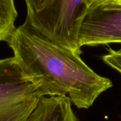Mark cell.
Here are the masks:
<instances>
[{
  "label": "cell",
  "instance_id": "1",
  "mask_svg": "<svg viewBox=\"0 0 121 121\" xmlns=\"http://www.w3.org/2000/svg\"><path fill=\"white\" fill-rule=\"evenodd\" d=\"M24 76L43 96H68L78 109H88L112 86L81 55L51 41L28 23L19 26L7 42Z\"/></svg>",
  "mask_w": 121,
  "mask_h": 121
},
{
  "label": "cell",
  "instance_id": "2",
  "mask_svg": "<svg viewBox=\"0 0 121 121\" xmlns=\"http://www.w3.org/2000/svg\"><path fill=\"white\" fill-rule=\"evenodd\" d=\"M26 22L42 36L81 55L78 34L88 11V0H24Z\"/></svg>",
  "mask_w": 121,
  "mask_h": 121
},
{
  "label": "cell",
  "instance_id": "3",
  "mask_svg": "<svg viewBox=\"0 0 121 121\" xmlns=\"http://www.w3.org/2000/svg\"><path fill=\"white\" fill-rule=\"evenodd\" d=\"M42 97L14 57L0 59V121H26Z\"/></svg>",
  "mask_w": 121,
  "mask_h": 121
},
{
  "label": "cell",
  "instance_id": "4",
  "mask_svg": "<svg viewBox=\"0 0 121 121\" xmlns=\"http://www.w3.org/2000/svg\"><path fill=\"white\" fill-rule=\"evenodd\" d=\"M78 43L81 47L121 43V4L107 2L89 7L80 27Z\"/></svg>",
  "mask_w": 121,
  "mask_h": 121
},
{
  "label": "cell",
  "instance_id": "5",
  "mask_svg": "<svg viewBox=\"0 0 121 121\" xmlns=\"http://www.w3.org/2000/svg\"><path fill=\"white\" fill-rule=\"evenodd\" d=\"M26 121H78V118L68 96H43Z\"/></svg>",
  "mask_w": 121,
  "mask_h": 121
},
{
  "label": "cell",
  "instance_id": "6",
  "mask_svg": "<svg viewBox=\"0 0 121 121\" xmlns=\"http://www.w3.org/2000/svg\"><path fill=\"white\" fill-rule=\"evenodd\" d=\"M17 15L14 0H0V41H9L16 29Z\"/></svg>",
  "mask_w": 121,
  "mask_h": 121
},
{
  "label": "cell",
  "instance_id": "7",
  "mask_svg": "<svg viewBox=\"0 0 121 121\" xmlns=\"http://www.w3.org/2000/svg\"><path fill=\"white\" fill-rule=\"evenodd\" d=\"M107 51L108 53L102 56L103 61L121 75V47L117 50L109 47Z\"/></svg>",
  "mask_w": 121,
  "mask_h": 121
},
{
  "label": "cell",
  "instance_id": "8",
  "mask_svg": "<svg viewBox=\"0 0 121 121\" xmlns=\"http://www.w3.org/2000/svg\"><path fill=\"white\" fill-rule=\"evenodd\" d=\"M108 1H110V0H88V8L91 7H93V6H95V5H98V4L105 3Z\"/></svg>",
  "mask_w": 121,
  "mask_h": 121
},
{
  "label": "cell",
  "instance_id": "9",
  "mask_svg": "<svg viewBox=\"0 0 121 121\" xmlns=\"http://www.w3.org/2000/svg\"><path fill=\"white\" fill-rule=\"evenodd\" d=\"M108 2H115V3L121 4V0H110V1H108Z\"/></svg>",
  "mask_w": 121,
  "mask_h": 121
}]
</instances>
